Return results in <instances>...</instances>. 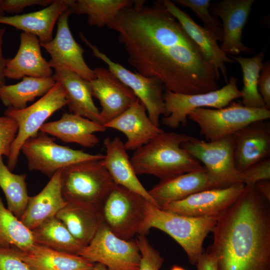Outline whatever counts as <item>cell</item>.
<instances>
[{"mask_svg": "<svg viewBox=\"0 0 270 270\" xmlns=\"http://www.w3.org/2000/svg\"><path fill=\"white\" fill-rule=\"evenodd\" d=\"M134 0L107 26L118 34L135 72L166 90L193 94L218 89L220 73L206 61L162 0Z\"/></svg>", "mask_w": 270, "mask_h": 270, "instance_id": "1", "label": "cell"}, {"mask_svg": "<svg viewBox=\"0 0 270 270\" xmlns=\"http://www.w3.org/2000/svg\"><path fill=\"white\" fill-rule=\"evenodd\" d=\"M270 201L255 184L219 216L208 248L218 270H270Z\"/></svg>", "mask_w": 270, "mask_h": 270, "instance_id": "2", "label": "cell"}, {"mask_svg": "<svg viewBox=\"0 0 270 270\" xmlns=\"http://www.w3.org/2000/svg\"><path fill=\"white\" fill-rule=\"evenodd\" d=\"M193 138L184 134L164 131L135 150L130 160L136 174H151L162 180L205 169L182 146Z\"/></svg>", "mask_w": 270, "mask_h": 270, "instance_id": "3", "label": "cell"}, {"mask_svg": "<svg viewBox=\"0 0 270 270\" xmlns=\"http://www.w3.org/2000/svg\"><path fill=\"white\" fill-rule=\"evenodd\" d=\"M218 216H183L164 210L146 200L145 218L139 234L146 235L152 228L162 230L182 246L190 263L196 265L204 252V242Z\"/></svg>", "mask_w": 270, "mask_h": 270, "instance_id": "4", "label": "cell"}, {"mask_svg": "<svg viewBox=\"0 0 270 270\" xmlns=\"http://www.w3.org/2000/svg\"><path fill=\"white\" fill-rule=\"evenodd\" d=\"M102 160L80 162L62 168L61 190L68 204L100 212L115 184Z\"/></svg>", "mask_w": 270, "mask_h": 270, "instance_id": "5", "label": "cell"}, {"mask_svg": "<svg viewBox=\"0 0 270 270\" xmlns=\"http://www.w3.org/2000/svg\"><path fill=\"white\" fill-rule=\"evenodd\" d=\"M182 146L200 162L210 175L224 186L236 184H255L252 169L238 171L234 156L232 135L208 142L193 138Z\"/></svg>", "mask_w": 270, "mask_h": 270, "instance_id": "6", "label": "cell"}, {"mask_svg": "<svg viewBox=\"0 0 270 270\" xmlns=\"http://www.w3.org/2000/svg\"><path fill=\"white\" fill-rule=\"evenodd\" d=\"M270 118V110L266 106L249 108L236 102L220 108H196L188 116L198 124L200 133L208 142L232 136L254 122Z\"/></svg>", "mask_w": 270, "mask_h": 270, "instance_id": "7", "label": "cell"}, {"mask_svg": "<svg viewBox=\"0 0 270 270\" xmlns=\"http://www.w3.org/2000/svg\"><path fill=\"white\" fill-rule=\"evenodd\" d=\"M65 92L62 85L56 82L40 99L22 109L8 108L5 116L17 122L18 130L8 157V167L12 171L17 164L20 148L28 138L36 136L46 120L54 112L66 105Z\"/></svg>", "mask_w": 270, "mask_h": 270, "instance_id": "8", "label": "cell"}, {"mask_svg": "<svg viewBox=\"0 0 270 270\" xmlns=\"http://www.w3.org/2000/svg\"><path fill=\"white\" fill-rule=\"evenodd\" d=\"M146 201L138 194L115 184L101 208L103 224L117 236L130 240L140 234Z\"/></svg>", "mask_w": 270, "mask_h": 270, "instance_id": "9", "label": "cell"}, {"mask_svg": "<svg viewBox=\"0 0 270 270\" xmlns=\"http://www.w3.org/2000/svg\"><path fill=\"white\" fill-rule=\"evenodd\" d=\"M240 98L238 80L233 76L226 86L207 92L187 94L166 90L164 94V111L162 122L168 128H176L186 124L189 113L195 109L222 108Z\"/></svg>", "mask_w": 270, "mask_h": 270, "instance_id": "10", "label": "cell"}, {"mask_svg": "<svg viewBox=\"0 0 270 270\" xmlns=\"http://www.w3.org/2000/svg\"><path fill=\"white\" fill-rule=\"evenodd\" d=\"M20 151L26 156L29 170H37L52 177L58 170L86 160H102L104 155L92 154L56 143L48 134L40 132L27 140Z\"/></svg>", "mask_w": 270, "mask_h": 270, "instance_id": "11", "label": "cell"}, {"mask_svg": "<svg viewBox=\"0 0 270 270\" xmlns=\"http://www.w3.org/2000/svg\"><path fill=\"white\" fill-rule=\"evenodd\" d=\"M78 255L92 263L104 265L108 270H138L141 260L136 240L120 238L104 224Z\"/></svg>", "mask_w": 270, "mask_h": 270, "instance_id": "12", "label": "cell"}, {"mask_svg": "<svg viewBox=\"0 0 270 270\" xmlns=\"http://www.w3.org/2000/svg\"><path fill=\"white\" fill-rule=\"evenodd\" d=\"M80 36L92 50L94 55L104 62L108 66V70L134 92L144 106L150 120L156 126L160 128V117L164 115V111L162 92L164 86L162 82L158 78L132 72L120 64L112 61L92 44L82 33H80Z\"/></svg>", "mask_w": 270, "mask_h": 270, "instance_id": "13", "label": "cell"}, {"mask_svg": "<svg viewBox=\"0 0 270 270\" xmlns=\"http://www.w3.org/2000/svg\"><path fill=\"white\" fill-rule=\"evenodd\" d=\"M71 14L69 8L62 13L57 21L55 37L48 43L40 44V46L50 55V60L48 62L52 68H66L90 82L96 78V75L84 60V50L76 41L70 30L68 20Z\"/></svg>", "mask_w": 270, "mask_h": 270, "instance_id": "14", "label": "cell"}, {"mask_svg": "<svg viewBox=\"0 0 270 270\" xmlns=\"http://www.w3.org/2000/svg\"><path fill=\"white\" fill-rule=\"evenodd\" d=\"M244 187L245 184L238 183L228 187L206 190L160 208L186 216H218L238 199Z\"/></svg>", "mask_w": 270, "mask_h": 270, "instance_id": "15", "label": "cell"}, {"mask_svg": "<svg viewBox=\"0 0 270 270\" xmlns=\"http://www.w3.org/2000/svg\"><path fill=\"white\" fill-rule=\"evenodd\" d=\"M254 2V0H223L210 4L212 14L221 20L223 38L220 47L228 56L253 52L242 42V34Z\"/></svg>", "mask_w": 270, "mask_h": 270, "instance_id": "16", "label": "cell"}, {"mask_svg": "<svg viewBox=\"0 0 270 270\" xmlns=\"http://www.w3.org/2000/svg\"><path fill=\"white\" fill-rule=\"evenodd\" d=\"M94 71L96 78L88 82L92 96L100 102V116L104 126L125 112L138 98L108 69L98 67Z\"/></svg>", "mask_w": 270, "mask_h": 270, "instance_id": "17", "label": "cell"}, {"mask_svg": "<svg viewBox=\"0 0 270 270\" xmlns=\"http://www.w3.org/2000/svg\"><path fill=\"white\" fill-rule=\"evenodd\" d=\"M236 166L244 172L270 156V126L265 120L254 122L232 135Z\"/></svg>", "mask_w": 270, "mask_h": 270, "instance_id": "18", "label": "cell"}, {"mask_svg": "<svg viewBox=\"0 0 270 270\" xmlns=\"http://www.w3.org/2000/svg\"><path fill=\"white\" fill-rule=\"evenodd\" d=\"M221 188L225 187L211 176L205 168L160 180L148 192L157 206L162 208L196 192Z\"/></svg>", "mask_w": 270, "mask_h": 270, "instance_id": "19", "label": "cell"}, {"mask_svg": "<svg viewBox=\"0 0 270 270\" xmlns=\"http://www.w3.org/2000/svg\"><path fill=\"white\" fill-rule=\"evenodd\" d=\"M40 42L35 36L22 32L20 44L15 56L8 60L4 70L6 78L20 80L25 76L47 78L52 76V68L42 56Z\"/></svg>", "mask_w": 270, "mask_h": 270, "instance_id": "20", "label": "cell"}, {"mask_svg": "<svg viewBox=\"0 0 270 270\" xmlns=\"http://www.w3.org/2000/svg\"><path fill=\"white\" fill-rule=\"evenodd\" d=\"M168 10L178 20L196 45L204 59L210 63L226 82L228 80L226 64H232V58L222 52L216 38L204 28L196 24L190 16L169 0H162Z\"/></svg>", "mask_w": 270, "mask_h": 270, "instance_id": "21", "label": "cell"}, {"mask_svg": "<svg viewBox=\"0 0 270 270\" xmlns=\"http://www.w3.org/2000/svg\"><path fill=\"white\" fill-rule=\"evenodd\" d=\"M104 126L124 134L126 150H136L164 132L152 122L144 106L138 98L125 112Z\"/></svg>", "mask_w": 270, "mask_h": 270, "instance_id": "22", "label": "cell"}, {"mask_svg": "<svg viewBox=\"0 0 270 270\" xmlns=\"http://www.w3.org/2000/svg\"><path fill=\"white\" fill-rule=\"evenodd\" d=\"M106 153L102 163L115 184L138 194L146 200L157 206L139 180L124 143L118 137L104 140Z\"/></svg>", "mask_w": 270, "mask_h": 270, "instance_id": "23", "label": "cell"}, {"mask_svg": "<svg viewBox=\"0 0 270 270\" xmlns=\"http://www.w3.org/2000/svg\"><path fill=\"white\" fill-rule=\"evenodd\" d=\"M70 0H54L45 8L36 12L0 16V24L12 26L36 36L40 44L53 39V30L62 13L68 9Z\"/></svg>", "mask_w": 270, "mask_h": 270, "instance_id": "24", "label": "cell"}, {"mask_svg": "<svg viewBox=\"0 0 270 270\" xmlns=\"http://www.w3.org/2000/svg\"><path fill=\"white\" fill-rule=\"evenodd\" d=\"M106 128L90 120L66 112L56 121L44 123L40 131L56 137L66 143H76L92 148L99 142L94 133L104 132Z\"/></svg>", "mask_w": 270, "mask_h": 270, "instance_id": "25", "label": "cell"}, {"mask_svg": "<svg viewBox=\"0 0 270 270\" xmlns=\"http://www.w3.org/2000/svg\"><path fill=\"white\" fill-rule=\"evenodd\" d=\"M52 78L64 90L66 105L70 113L102 124L100 112L93 101L88 81L76 73L64 68L54 69Z\"/></svg>", "mask_w": 270, "mask_h": 270, "instance_id": "26", "label": "cell"}, {"mask_svg": "<svg viewBox=\"0 0 270 270\" xmlns=\"http://www.w3.org/2000/svg\"><path fill=\"white\" fill-rule=\"evenodd\" d=\"M62 170H58L38 194L30 196L26 208L20 220L32 230L46 220L56 216L67 202L64 198L60 184Z\"/></svg>", "mask_w": 270, "mask_h": 270, "instance_id": "27", "label": "cell"}, {"mask_svg": "<svg viewBox=\"0 0 270 270\" xmlns=\"http://www.w3.org/2000/svg\"><path fill=\"white\" fill-rule=\"evenodd\" d=\"M11 248L32 270H84L92 268L94 264L80 256L60 252L36 243L24 250Z\"/></svg>", "mask_w": 270, "mask_h": 270, "instance_id": "28", "label": "cell"}, {"mask_svg": "<svg viewBox=\"0 0 270 270\" xmlns=\"http://www.w3.org/2000/svg\"><path fill=\"white\" fill-rule=\"evenodd\" d=\"M56 216L84 246L90 242L103 224L100 212L70 204L60 210Z\"/></svg>", "mask_w": 270, "mask_h": 270, "instance_id": "29", "label": "cell"}, {"mask_svg": "<svg viewBox=\"0 0 270 270\" xmlns=\"http://www.w3.org/2000/svg\"><path fill=\"white\" fill-rule=\"evenodd\" d=\"M52 76L37 78L25 76L20 82L4 85L0 89V100L8 108L22 109L38 96H43L54 85Z\"/></svg>", "mask_w": 270, "mask_h": 270, "instance_id": "30", "label": "cell"}, {"mask_svg": "<svg viewBox=\"0 0 270 270\" xmlns=\"http://www.w3.org/2000/svg\"><path fill=\"white\" fill-rule=\"evenodd\" d=\"M32 232L36 244L56 250L78 255L84 247L56 216L46 220Z\"/></svg>", "mask_w": 270, "mask_h": 270, "instance_id": "31", "label": "cell"}, {"mask_svg": "<svg viewBox=\"0 0 270 270\" xmlns=\"http://www.w3.org/2000/svg\"><path fill=\"white\" fill-rule=\"evenodd\" d=\"M133 2L130 0H70L69 8L72 14L87 15L90 26L102 28L112 22L121 10Z\"/></svg>", "mask_w": 270, "mask_h": 270, "instance_id": "32", "label": "cell"}, {"mask_svg": "<svg viewBox=\"0 0 270 270\" xmlns=\"http://www.w3.org/2000/svg\"><path fill=\"white\" fill-rule=\"evenodd\" d=\"M230 58L237 62L242 70L243 87L240 90L241 103L249 108L266 106L258 90V82L264 58V50L251 58L232 56Z\"/></svg>", "mask_w": 270, "mask_h": 270, "instance_id": "33", "label": "cell"}, {"mask_svg": "<svg viewBox=\"0 0 270 270\" xmlns=\"http://www.w3.org/2000/svg\"><path fill=\"white\" fill-rule=\"evenodd\" d=\"M34 244L32 230L4 206L0 197V247L24 250Z\"/></svg>", "mask_w": 270, "mask_h": 270, "instance_id": "34", "label": "cell"}, {"mask_svg": "<svg viewBox=\"0 0 270 270\" xmlns=\"http://www.w3.org/2000/svg\"><path fill=\"white\" fill-rule=\"evenodd\" d=\"M26 174L12 172L0 156V187L6 196L8 209L19 220L24 212L30 197L28 194Z\"/></svg>", "mask_w": 270, "mask_h": 270, "instance_id": "35", "label": "cell"}, {"mask_svg": "<svg viewBox=\"0 0 270 270\" xmlns=\"http://www.w3.org/2000/svg\"><path fill=\"white\" fill-rule=\"evenodd\" d=\"M192 10L200 19L203 28L208 30L218 42H222L223 31L222 25L210 10V1L209 0H176L172 2Z\"/></svg>", "mask_w": 270, "mask_h": 270, "instance_id": "36", "label": "cell"}, {"mask_svg": "<svg viewBox=\"0 0 270 270\" xmlns=\"http://www.w3.org/2000/svg\"><path fill=\"white\" fill-rule=\"evenodd\" d=\"M135 240L141 254L138 270H160L164 262L160 252L150 244L144 234H137Z\"/></svg>", "mask_w": 270, "mask_h": 270, "instance_id": "37", "label": "cell"}, {"mask_svg": "<svg viewBox=\"0 0 270 270\" xmlns=\"http://www.w3.org/2000/svg\"><path fill=\"white\" fill-rule=\"evenodd\" d=\"M18 130V126L14 119L0 116V156L8 157Z\"/></svg>", "mask_w": 270, "mask_h": 270, "instance_id": "38", "label": "cell"}, {"mask_svg": "<svg viewBox=\"0 0 270 270\" xmlns=\"http://www.w3.org/2000/svg\"><path fill=\"white\" fill-rule=\"evenodd\" d=\"M0 270H32L19 258L12 248L0 247Z\"/></svg>", "mask_w": 270, "mask_h": 270, "instance_id": "39", "label": "cell"}, {"mask_svg": "<svg viewBox=\"0 0 270 270\" xmlns=\"http://www.w3.org/2000/svg\"><path fill=\"white\" fill-rule=\"evenodd\" d=\"M54 0H4L2 8L4 13L16 14L27 7L38 5L48 6Z\"/></svg>", "mask_w": 270, "mask_h": 270, "instance_id": "40", "label": "cell"}, {"mask_svg": "<svg viewBox=\"0 0 270 270\" xmlns=\"http://www.w3.org/2000/svg\"><path fill=\"white\" fill-rule=\"evenodd\" d=\"M258 90L266 106L270 108V62L263 63L258 82Z\"/></svg>", "mask_w": 270, "mask_h": 270, "instance_id": "41", "label": "cell"}, {"mask_svg": "<svg viewBox=\"0 0 270 270\" xmlns=\"http://www.w3.org/2000/svg\"><path fill=\"white\" fill-rule=\"evenodd\" d=\"M196 266V270H218L216 258L208 250L198 258Z\"/></svg>", "mask_w": 270, "mask_h": 270, "instance_id": "42", "label": "cell"}, {"mask_svg": "<svg viewBox=\"0 0 270 270\" xmlns=\"http://www.w3.org/2000/svg\"><path fill=\"white\" fill-rule=\"evenodd\" d=\"M6 28H0V89L6 84L4 70L8 58H4L3 54L2 46Z\"/></svg>", "mask_w": 270, "mask_h": 270, "instance_id": "43", "label": "cell"}, {"mask_svg": "<svg viewBox=\"0 0 270 270\" xmlns=\"http://www.w3.org/2000/svg\"><path fill=\"white\" fill-rule=\"evenodd\" d=\"M258 190L266 199L270 201V181L269 180H262L255 184Z\"/></svg>", "mask_w": 270, "mask_h": 270, "instance_id": "44", "label": "cell"}, {"mask_svg": "<svg viewBox=\"0 0 270 270\" xmlns=\"http://www.w3.org/2000/svg\"><path fill=\"white\" fill-rule=\"evenodd\" d=\"M84 270H108V269L104 265L102 264L94 263L92 268Z\"/></svg>", "mask_w": 270, "mask_h": 270, "instance_id": "45", "label": "cell"}, {"mask_svg": "<svg viewBox=\"0 0 270 270\" xmlns=\"http://www.w3.org/2000/svg\"><path fill=\"white\" fill-rule=\"evenodd\" d=\"M4 0H0V16H4V12L2 8Z\"/></svg>", "mask_w": 270, "mask_h": 270, "instance_id": "46", "label": "cell"}, {"mask_svg": "<svg viewBox=\"0 0 270 270\" xmlns=\"http://www.w3.org/2000/svg\"><path fill=\"white\" fill-rule=\"evenodd\" d=\"M170 270H186L180 266L176 265V266H173L172 268Z\"/></svg>", "mask_w": 270, "mask_h": 270, "instance_id": "47", "label": "cell"}]
</instances>
